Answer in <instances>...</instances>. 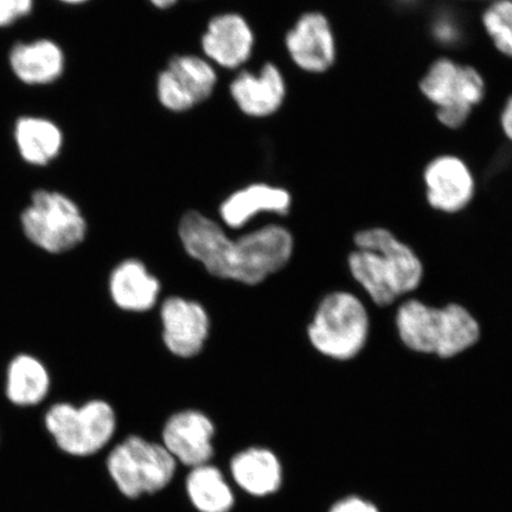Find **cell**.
<instances>
[{"mask_svg": "<svg viewBox=\"0 0 512 512\" xmlns=\"http://www.w3.org/2000/svg\"><path fill=\"white\" fill-rule=\"evenodd\" d=\"M182 245L216 278L258 285L291 260L294 240L278 224L262 227L232 240L219 223L198 211H188L178 228Z\"/></svg>", "mask_w": 512, "mask_h": 512, "instance_id": "6da1fadb", "label": "cell"}, {"mask_svg": "<svg viewBox=\"0 0 512 512\" xmlns=\"http://www.w3.org/2000/svg\"><path fill=\"white\" fill-rule=\"evenodd\" d=\"M355 251L348 256L352 279L375 305L388 307L418 290L424 264L412 247L387 228L362 229L354 236Z\"/></svg>", "mask_w": 512, "mask_h": 512, "instance_id": "7a4b0ae2", "label": "cell"}, {"mask_svg": "<svg viewBox=\"0 0 512 512\" xmlns=\"http://www.w3.org/2000/svg\"><path fill=\"white\" fill-rule=\"evenodd\" d=\"M395 326L407 349L441 360L464 354L482 334L478 320L465 306L434 307L419 299H408L399 306Z\"/></svg>", "mask_w": 512, "mask_h": 512, "instance_id": "3957f363", "label": "cell"}, {"mask_svg": "<svg viewBox=\"0 0 512 512\" xmlns=\"http://www.w3.org/2000/svg\"><path fill=\"white\" fill-rule=\"evenodd\" d=\"M42 424L63 456L88 459L111 443L117 431V415L105 400H91L81 406L63 401L48 407Z\"/></svg>", "mask_w": 512, "mask_h": 512, "instance_id": "277c9868", "label": "cell"}, {"mask_svg": "<svg viewBox=\"0 0 512 512\" xmlns=\"http://www.w3.org/2000/svg\"><path fill=\"white\" fill-rule=\"evenodd\" d=\"M370 316L354 293L336 291L325 296L313 316L307 337L320 355L339 362L354 360L366 348Z\"/></svg>", "mask_w": 512, "mask_h": 512, "instance_id": "5b68a950", "label": "cell"}, {"mask_svg": "<svg viewBox=\"0 0 512 512\" xmlns=\"http://www.w3.org/2000/svg\"><path fill=\"white\" fill-rule=\"evenodd\" d=\"M177 462L163 445L131 435L108 453L106 470L120 494L137 499L171 483Z\"/></svg>", "mask_w": 512, "mask_h": 512, "instance_id": "8992f818", "label": "cell"}, {"mask_svg": "<svg viewBox=\"0 0 512 512\" xmlns=\"http://www.w3.org/2000/svg\"><path fill=\"white\" fill-rule=\"evenodd\" d=\"M25 238L50 254H62L86 239L87 222L78 204L59 191L37 190L23 210Z\"/></svg>", "mask_w": 512, "mask_h": 512, "instance_id": "52a82bcc", "label": "cell"}, {"mask_svg": "<svg viewBox=\"0 0 512 512\" xmlns=\"http://www.w3.org/2000/svg\"><path fill=\"white\" fill-rule=\"evenodd\" d=\"M420 93L437 110L472 113L486 95L484 76L475 67L439 57L419 82Z\"/></svg>", "mask_w": 512, "mask_h": 512, "instance_id": "ba28073f", "label": "cell"}, {"mask_svg": "<svg viewBox=\"0 0 512 512\" xmlns=\"http://www.w3.org/2000/svg\"><path fill=\"white\" fill-rule=\"evenodd\" d=\"M217 83L214 64L195 55L171 59L158 75L157 98L166 110L183 113L208 100Z\"/></svg>", "mask_w": 512, "mask_h": 512, "instance_id": "9c48e42d", "label": "cell"}, {"mask_svg": "<svg viewBox=\"0 0 512 512\" xmlns=\"http://www.w3.org/2000/svg\"><path fill=\"white\" fill-rule=\"evenodd\" d=\"M428 206L439 213H460L476 195V179L470 166L456 155L434 157L422 172Z\"/></svg>", "mask_w": 512, "mask_h": 512, "instance_id": "30bf717a", "label": "cell"}, {"mask_svg": "<svg viewBox=\"0 0 512 512\" xmlns=\"http://www.w3.org/2000/svg\"><path fill=\"white\" fill-rule=\"evenodd\" d=\"M285 44L292 62L305 73L324 74L335 66L336 36L322 12L310 11L300 16L287 32Z\"/></svg>", "mask_w": 512, "mask_h": 512, "instance_id": "8fae6325", "label": "cell"}, {"mask_svg": "<svg viewBox=\"0 0 512 512\" xmlns=\"http://www.w3.org/2000/svg\"><path fill=\"white\" fill-rule=\"evenodd\" d=\"M160 318L164 344L172 355L191 358L200 354L210 331L208 313L200 303L170 297L164 300Z\"/></svg>", "mask_w": 512, "mask_h": 512, "instance_id": "7c38bea8", "label": "cell"}, {"mask_svg": "<svg viewBox=\"0 0 512 512\" xmlns=\"http://www.w3.org/2000/svg\"><path fill=\"white\" fill-rule=\"evenodd\" d=\"M163 446L176 462L194 467L209 464L214 457L215 425L209 416L200 412H178L166 421L163 428Z\"/></svg>", "mask_w": 512, "mask_h": 512, "instance_id": "4fadbf2b", "label": "cell"}, {"mask_svg": "<svg viewBox=\"0 0 512 512\" xmlns=\"http://www.w3.org/2000/svg\"><path fill=\"white\" fill-rule=\"evenodd\" d=\"M201 44L211 64L224 69H238L251 59L255 36L245 18L229 12L211 19Z\"/></svg>", "mask_w": 512, "mask_h": 512, "instance_id": "5bb4252c", "label": "cell"}, {"mask_svg": "<svg viewBox=\"0 0 512 512\" xmlns=\"http://www.w3.org/2000/svg\"><path fill=\"white\" fill-rule=\"evenodd\" d=\"M230 95L239 110L252 118H267L283 107L287 86L283 73L265 63L258 74L242 72L230 83Z\"/></svg>", "mask_w": 512, "mask_h": 512, "instance_id": "9a60e30c", "label": "cell"}, {"mask_svg": "<svg viewBox=\"0 0 512 512\" xmlns=\"http://www.w3.org/2000/svg\"><path fill=\"white\" fill-rule=\"evenodd\" d=\"M9 62L12 73L28 86H48L59 80L66 68L62 48L48 38L15 44Z\"/></svg>", "mask_w": 512, "mask_h": 512, "instance_id": "2e32d148", "label": "cell"}, {"mask_svg": "<svg viewBox=\"0 0 512 512\" xmlns=\"http://www.w3.org/2000/svg\"><path fill=\"white\" fill-rule=\"evenodd\" d=\"M292 196L284 188L258 183L235 191L221 204V219L227 227L240 229L261 213L287 215Z\"/></svg>", "mask_w": 512, "mask_h": 512, "instance_id": "e0dca14e", "label": "cell"}, {"mask_svg": "<svg viewBox=\"0 0 512 512\" xmlns=\"http://www.w3.org/2000/svg\"><path fill=\"white\" fill-rule=\"evenodd\" d=\"M108 287L113 303L127 312L150 311L160 293L159 280L136 259L125 260L115 267Z\"/></svg>", "mask_w": 512, "mask_h": 512, "instance_id": "ac0fdd59", "label": "cell"}, {"mask_svg": "<svg viewBox=\"0 0 512 512\" xmlns=\"http://www.w3.org/2000/svg\"><path fill=\"white\" fill-rule=\"evenodd\" d=\"M235 483L247 494L265 497L275 494L283 485V466L275 454L262 447H251L230 460Z\"/></svg>", "mask_w": 512, "mask_h": 512, "instance_id": "d6986e66", "label": "cell"}, {"mask_svg": "<svg viewBox=\"0 0 512 512\" xmlns=\"http://www.w3.org/2000/svg\"><path fill=\"white\" fill-rule=\"evenodd\" d=\"M49 370L41 360L29 354L12 358L6 369V399L18 408L40 406L50 393Z\"/></svg>", "mask_w": 512, "mask_h": 512, "instance_id": "ffe728a7", "label": "cell"}, {"mask_svg": "<svg viewBox=\"0 0 512 512\" xmlns=\"http://www.w3.org/2000/svg\"><path fill=\"white\" fill-rule=\"evenodd\" d=\"M15 144L25 163L47 166L59 157L63 133L54 121L42 117H22L16 121Z\"/></svg>", "mask_w": 512, "mask_h": 512, "instance_id": "44dd1931", "label": "cell"}, {"mask_svg": "<svg viewBox=\"0 0 512 512\" xmlns=\"http://www.w3.org/2000/svg\"><path fill=\"white\" fill-rule=\"evenodd\" d=\"M190 502L200 512H230L235 504L223 473L213 465L194 467L185 480Z\"/></svg>", "mask_w": 512, "mask_h": 512, "instance_id": "7402d4cb", "label": "cell"}, {"mask_svg": "<svg viewBox=\"0 0 512 512\" xmlns=\"http://www.w3.org/2000/svg\"><path fill=\"white\" fill-rule=\"evenodd\" d=\"M480 23L498 53L512 59V0H492L485 6Z\"/></svg>", "mask_w": 512, "mask_h": 512, "instance_id": "603a6c76", "label": "cell"}, {"mask_svg": "<svg viewBox=\"0 0 512 512\" xmlns=\"http://www.w3.org/2000/svg\"><path fill=\"white\" fill-rule=\"evenodd\" d=\"M34 9V0H0V29L8 28Z\"/></svg>", "mask_w": 512, "mask_h": 512, "instance_id": "cb8c5ba5", "label": "cell"}, {"mask_svg": "<svg viewBox=\"0 0 512 512\" xmlns=\"http://www.w3.org/2000/svg\"><path fill=\"white\" fill-rule=\"evenodd\" d=\"M328 512H381L380 508L370 499L358 495L339 498L331 505Z\"/></svg>", "mask_w": 512, "mask_h": 512, "instance_id": "d4e9b609", "label": "cell"}, {"mask_svg": "<svg viewBox=\"0 0 512 512\" xmlns=\"http://www.w3.org/2000/svg\"><path fill=\"white\" fill-rule=\"evenodd\" d=\"M499 125H501L504 136L512 143V95L505 102L501 115H499Z\"/></svg>", "mask_w": 512, "mask_h": 512, "instance_id": "484cf974", "label": "cell"}, {"mask_svg": "<svg viewBox=\"0 0 512 512\" xmlns=\"http://www.w3.org/2000/svg\"><path fill=\"white\" fill-rule=\"evenodd\" d=\"M178 0H150V3L159 10H166L172 8Z\"/></svg>", "mask_w": 512, "mask_h": 512, "instance_id": "4316f807", "label": "cell"}, {"mask_svg": "<svg viewBox=\"0 0 512 512\" xmlns=\"http://www.w3.org/2000/svg\"><path fill=\"white\" fill-rule=\"evenodd\" d=\"M59 2L67 5H81L89 2V0H59Z\"/></svg>", "mask_w": 512, "mask_h": 512, "instance_id": "83f0119b", "label": "cell"}, {"mask_svg": "<svg viewBox=\"0 0 512 512\" xmlns=\"http://www.w3.org/2000/svg\"><path fill=\"white\" fill-rule=\"evenodd\" d=\"M0 443H2V435H0Z\"/></svg>", "mask_w": 512, "mask_h": 512, "instance_id": "f1b7e54d", "label": "cell"}]
</instances>
